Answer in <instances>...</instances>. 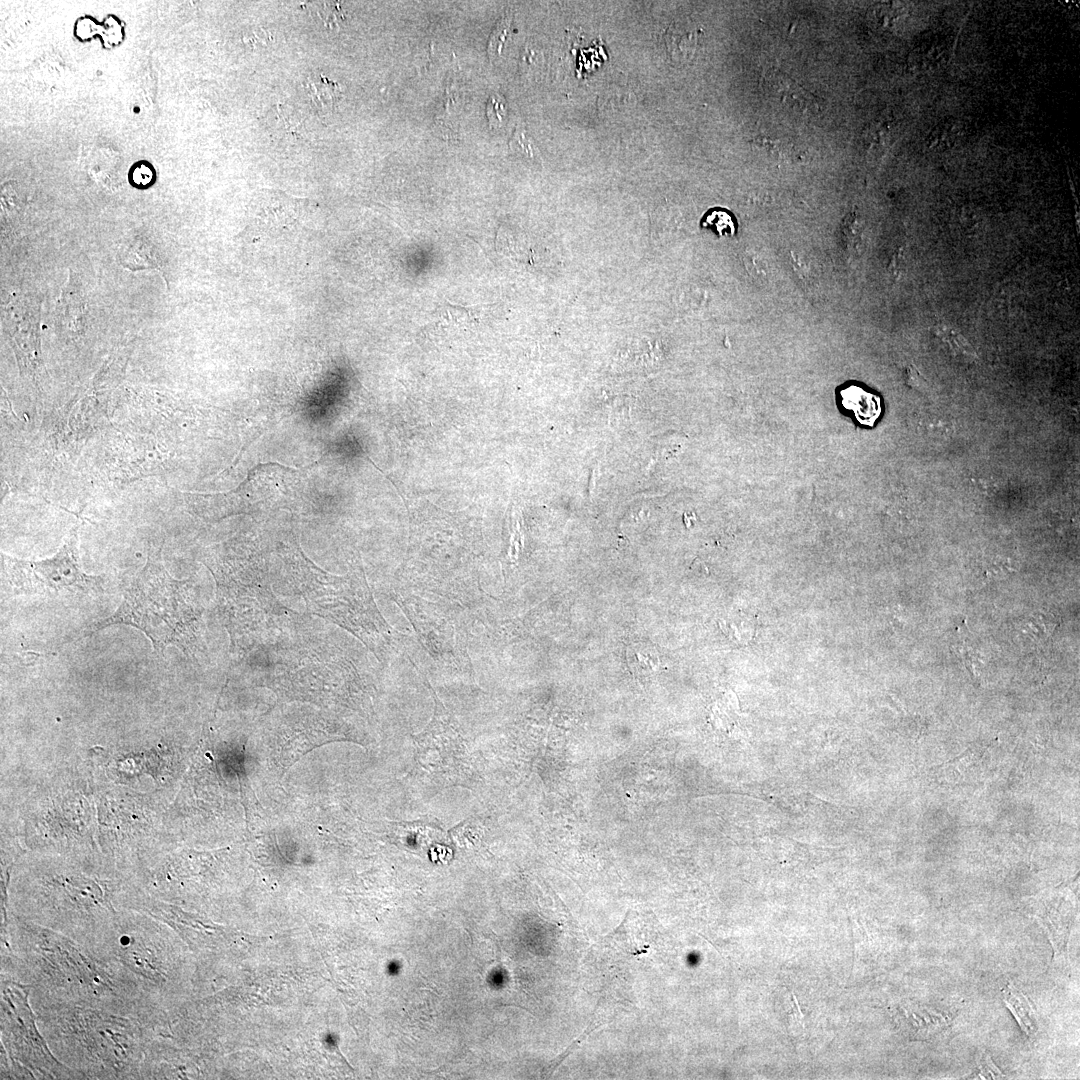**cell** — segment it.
I'll use <instances>...</instances> for the list:
<instances>
[{"label": "cell", "mask_w": 1080, "mask_h": 1080, "mask_svg": "<svg viewBox=\"0 0 1080 1080\" xmlns=\"http://www.w3.org/2000/svg\"><path fill=\"white\" fill-rule=\"evenodd\" d=\"M160 551L148 555L142 570L125 589L117 610L93 624L84 636L123 624L142 631L160 653L169 644L187 651L194 649L198 616L185 599L184 583L174 580L163 567Z\"/></svg>", "instance_id": "cell-4"}, {"label": "cell", "mask_w": 1080, "mask_h": 1080, "mask_svg": "<svg viewBox=\"0 0 1080 1080\" xmlns=\"http://www.w3.org/2000/svg\"><path fill=\"white\" fill-rule=\"evenodd\" d=\"M169 925L149 914L121 909L88 954L103 964L139 1019L156 1033L171 1021L179 986L176 939Z\"/></svg>", "instance_id": "cell-3"}, {"label": "cell", "mask_w": 1080, "mask_h": 1080, "mask_svg": "<svg viewBox=\"0 0 1080 1080\" xmlns=\"http://www.w3.org/2000/svg\"><path fill=\"white\" fill-rule=\"evenodd\" d=\"M705 225L715 226L716 230L721 234H723L724 231L732 233L734 230L732 219L725 211H713L710 213L706 217Z\"/></svg>", "instance_id": "cell-16"}, {"label": "cell", "mask_w": 1080, "mask_h": 1080, "mask_svg": "<svg viewBox=\"0 0 1080 1080\" xmlns=\"http://www.w3.org/2000/svg\"><path fill=\"white\" fill-rule=\"evenodd\" d=\"M306 89L311 104L323 114L333 111L341 97L340 86L321 74L308 79Z\"/></svg>", "instance_id": "cell-11"}, {"label": "cell", "mask_w": 1080, "mask_h": 1080, "mask_svg": "<svg viewBox=\"0 0 1080 1080\" xmlns=\"http://www.w3.org/2000/svg\"><path fill=\"white\" fill-rule=\"evenodd\" d=\"M37 890L6 910L20 918L57 931L88 953L112 926L121 910L107 888L81 875L55 874L38 880Z\"/></svg>", "instance_id": "cell-5"}, {"label": "cell", "mask_w": 1080, "mask_h": 1080, "mask_svg": "<svg viewBox=\"0 0 1080 1080\" xmlns=\"http://www.w3.org/2000/svg\"><path fill=\"white\" fill-rule=\"evenodd\" d=\"M5 324L21 370L34 373L40 361L38 307L28 298H14L5 307Z\"/></svg>", "instance_id": "cell-8"}, {"label": "cell", "mask_w": 1080, "mask_h": 1080, "mask_svg": "<svg viewBox=\"0 0 1080 1080\" xmlns=\"http://www.w3.org/2000/svg\"><path fill=\"white\" fill-rule=\"evenodd\" d=\"M510 23L511 18L508 14H505L490 35L487 47L488 55L490 58L500 53L502 45L507 38Z\"/></svg>", "instance_id": "cell-13"}, {"label": "cell", "mask_w": 1080, "mask_h": 1080, "mask_svg": "<svg viewBox=\"0 0 1080 1080\" xmlns=\"http://www.w3.org/2000/svg\"><path fill=\"white\" fill-rule=\"evenodd\" d=\"M120 262L131 270L155 268L156 256L148 244H127L120 252Z\"/></svg>", "instance_id": "cell-12"}, {"label": "cell", "mask_w": 1080, "mask_h": 1080, "mask_svg": "<svg viewBox=\"0 0 1080 1080\" xmlns=\"http://www.w3.org/2000/svg\"><path fill=\"white\" fill-rule=\"evenodd\" d=\"M84 309L83 295L79 292L78 284L70 276L62 289L59 299L58 315L60 316V323L70 330H78L84 327Z\"/></svg>", "instance_id": "cell-10"}, {"label": "cell", "mask_w": 1080, "mask_h": 1080, "mask_svg": "<svg viewBox=\"0 0 1080 1080\" xmlns=\"http://www.w3.org/2000/svg\"><path fill=\"white\" fill-rule=\"evenodd\" d=\"M77 527L50 558L27 561L2 555L3 584L11 595L46 597L96 595L103 592L100 576L82 571L78 561Z\"/></svg>", "instance_id": "cell-6"}, {"label": "cell", "mask_w": 1080, "mask_h": 1080, "mask_svg": "<svg viewBox=\"0 0 1080 1080\" xmlns=\"http://www.w3.org/2000/svg\"><path fill=\"white\" fill-rule=\"evenodd\" d=\"M1 931V978L27 986L29 998L94 1003L136 1015L107 968L71 938L10 912Z\"/></svg>", "instance_id": "cell-1"}, {"label": "cell", "mask_w": 1080, "mask_h": 1080, "mask_svg": "<svg viewBox=\"0 0 1080 1080\" xmlns=\"http://www.w3.org/2000/svg\"><path fill=\"white\" fill-rule=\"evenodd\" d=\"M860 224L854 214H849L843 221V235L851 249H858L861 242Z\"/></svg>", "instance_id": "cell-15"}, {"label": "cell", "mask_w": 1080, "mask_h": 1080, "mask_svg": "<svg viewBox=\"0 0 1080 1080\" xmlns=\"http://www.w3.org/2000/svg\"><path fill=\"white\" fill-rule=\"evenodd\" d=\"M312 10L317 13L326 26H334L342 19V10L337 2H314Z\"/></svg>", "instance_id": "cell-14"}, {"label": "cell", "mask_w": 1080, "mask_h": 1080, "mask_svg": "<svg viewBox=\"0 0 1080 1080\" xmlns=\"http://www.w3.org/2000/svg\"><path fill=\"white\" fill-rule=\"evenodd\" d=\"M1 1040L8 1056L36 1079H79L49 1049L29 1001L27 986L1 978Z\"/></svg>", "instance_id": "cell-7"}, {"label": "cell", "mask_w": 1080, "mask_h": 1080, "mask_svg": "<svg viewBox=\"0 0 1080 1080\" xmlns=\"http://www.w3.org/2000/svg\"><path fill=\"white\" fill-rule=\"evenodd\" d=\"M53 1055L79 1079H140L156 1032L138 1018L94 1003L29 998Z\"/></svg>", "instance_id": "cell-2"}, {"label": "cell", "mask_w": 1080, "mask_h": 1080, "mask_svg": "<svg viewBox=\"0 0 1080 1080\" xmlns=\"http://www.w3.org/2000/svg\"><path fill=\"white\" fill-rule=\"evenodd\" d=\"M252 226L266 233L292 230L302 218L306 204L279 191H261L252 202Z\"/></svg>", "instance_id": "cell-9"}]
</instances>
